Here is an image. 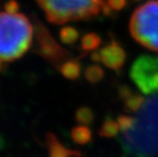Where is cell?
<instances>
[{
	"instance_id": "cell-1",
	"label": "cell",
	"mask_w": 158,
	"mask_h": 157,
	"mask_svg": "<svg viewBox=\"0 0 158 157\" xmlns=\"http://www.w3.org/2000/svg\"><path fill=\"white\" fill-rule=\"evenodd\" d=\"M33 26L25 14L5 9L0 11V59L15 60L32 44Z\"/></svg>"
},
{
	"instance_id": "cell-2",
	"label": "cell",
	"mask_w": 158,
	"mask_h": 157,
	"mask_svg": "<svg viewBox=\"0 0 158 157\" xmlns=\"http://www.w3.org/2000/svg\"><path fill=\"white\" fill-rule=\"evenodd\" d=\"M52 24L88 19L98 15L102 0H36Z\"/></svg>"
},
{
	"instance_id": "cell-3",
	"label": "cell",
	"mask_w": 158,
	"mask_h": 157,
	"mask_svg": "<svg viewBox=\"0 0 158 157\" xmlns=\"http://www.w3.org/2000/svg\"><path fill=\"white\" fill-rule=\"evenodd\" d=\"M130 33L143 47L158 52V0L140 5L130 19Z\"/></svg>"
},
{
	"instance_id": "cell-4",
	"label": "cell",
	"mask_w": 158,
	"mask_h": 157,
	"mask_svg": "<svg viewBox=\"0 0 158 157\" xmlns=\"http://www.w3.org/2000/svg\"><path fill=\"white\" fill-rule=\"evenodd\" d=\"M130 78L142 94L158 93V56L142 54L130 68Z\"/></svg>"
},
{
	"instance_id": "cell-5",
	"label": "cell",
	"mask_w": 158,
	"mask_h": 157,
	"mask_svg": "<svg viewBox=\"0 0 158 157\" xmlns=\"http://www.w3.org/2000/svg\"><path fill=\"white\" fill-rule=\"evenodd\" d=\"M37 39H38V53L57 68H59L65 60H68L70 56L68 50L63 49L42 25L38 26Z\"/></svg>"
},
{
	"instance_id": "cell-6",
	"label": "cell",
	"mask_w": 158,
	"mask_h": 157,
	"mask_svg": "<svg viewBox=\"0 0 158 157\" xmlns=\"http://www.w3.org/2000/svg\"><path fill=\"white\" fill-rule=\"evenodd\" d=\"M99 51L101 62L107 68L111 69L116 73L122 72L127 61V52L115 39L112 38L108 44H106Z\"/></svg>"
},
{
	"instance_id": "cell-7",
	"label": "cell",
	"mask_w": 158,
	"mask_h": 157,
	"mask_svg": "<svg viewBox=\"0 0 158 157\" xmlns=\"http://www.w3.org/2000/svg\"><path fill=\"white\" fill-rule=\"evenodd\" d=\"M47 146H48L49 157H81L83 153L79 150H70L63 146L57 137L52 133L47 135Z\"/></svg>"
},
{
	"instance_id": "cell-8",
	"label": "cell",
	"mask_w": 158,
	"mask_h": 157,
	"mask_svg": "<svg viewBox=\"0 0 158 157\" xmlns=\"http://www.w3.org/2000/svg\"><path fill=\"white\" fill-rule=\"evenodd\" d=\"M101 43L102 39L97 33H87L86 35H84L81 40V51L83 53L82 57L98 50Z\"/></svg>"
},
{
	"instance_id": "cell-9",
	"label": "cell",
	"mask_w": 158,
	"mask_h": 157,
	"mask_svg": "<svg viewBox=\"0 0 158 157\" xmlns=\"http://www.w3.org/2000/svg\"><path fill=\"white\" fill-rule=\"evenodd\" d=\"M59 71L64 78L76 81L81 76V63L79 59L69 58L59 66Z\"/></svg>"
},
{
	"instance_id": "cell-10",
	"label": "cell",
	"mask_w": 158,
	"mask_h": 157,
	"mask_svg": "<svg viewBox=\"0 0 158 157\" xmlns=\"http://www.w3.org/2000/svg\"><path fill=\"white\" fill-rule=\"evenodd\" d=\"M70 137L73 141L79 145H86L93 140L92 131L87 126H78L72 129Z\"/></svg>"
},
{
	"instance_id": "cell-11",
	"label": "cell",
	"mask_w": 158,
	"mask_h": 157,
	"mask_svg": "<svg viewBox=\"0 0 158 157\" xmlns=\"http://www.w3.org/2000/svg\"><path fill=\"white\" fill-rule=\"evenodd\" d=\"M119 131H120V129H119L117 121H114L111 116H107V118L104 119L101 126H100V129L98 131V135L101 137V138L111 139V138H114V137H116L117 134L119 133Z\"/></svg>"
},
{
	"instance_id": "cell-12",
	"label": "cell",
	"mask_w": 158,
	"mask_h": 157,
	"mask_svg": "<svg viewBox=\"0 0 158 157\" xmlns=\"http://www.w3.org/2000/svg\"><path fill=\"white\" fill-rule=\"evenodd\" d=\"M146 102L145 97L137 93H132L126 99L123 100V108L127 112H137L144 106Z\"/></svg>"
},
{
	"instance_id": "cell-13",
	"label": "cell",
	"mask_w": 158,
	"mask_h": 157,
	"mask_svg": "<svg viewBox=\"0 0 158 157\" xmlns=\"http://www.w3.org/2000/svg\"><path fill=\"white\" fill-rule=\"evenodd\" d=\"M84 76L88 81L90 84H98L99 82H101L103 78L105 76V72L104 69L98 64H92L89 65L88 68L84 72Z\"/></svg>"
},
{
	"instance_id": "cell-14",
	"label": "cell",
	"mask_w": 158,
	"mask_h": 157,
	"mask_svg": "<svg viewBox=\"0 0 158 157\" xmlns=\"http://www.w3.org/2000/svg\"><path fill=\"white\" fill-rule=\"evenodd\" d=\"M76 121L80 125L88 126L94 121V111L88 106H82L76 111Z\"/></svg>"
},
{
	"instance_id": "cell-15",
	"label": "cell",
	"mask_w": 158,
	"mask_h": 157,
	"mask_svg": "<svg viewBox=\"0 0 158 157\" xmlns=\"http://www.w3.org/2000/svg\"><path fill=\"white\" fill-rule=\"evenodd\" d=\"M59 37L61 42L64 44H73L78 41L80 33L73 27H63L59 32Z\"/></svg>"
},
{
	"instance_id": "cell-16",
	"label": "cell",
	"mask_w": 158,
	"mask_h": 157,
	"mask_svg": "<svg viewBox=\"0 0 158 157\" xmlns=\"http://www.w3.org/2000/svg\"><path fill=\"white\" fill-rule=\"evenodd\" d=\"M117 122H118L119 129L123 133H127L134 129V126L137 123V118H134L132 115L127 114H120L117 116L116 118Z\"/></svg>"
},
{
	"instance_id": "cell-17",
	"label": "cell",
	"mask_w": 158,
	"mask_h": 157,
	"mask_svg": "<svg viewBox=\"0 0 158 157\" xmlns=\"http://www.w3.org/2000/svg\"><path fill=\"white\" fill-rule=\"evenodd\" d=\"M132 93H133V90L127 85L123 84V85L118 86V88H117V95H118L119 99L122 100V101L126 99L127 96H130Z\"/></svg>"
},
{
	"instance_id": "cell-18",
	"label": "cell",
	"mask_w": 158,
	"mask_h": 157,
	"mask_svg": "<svg viewBox=\"0 0 158 157\" xmlns=\"http://www.w3.org/2000/svg\"><path fill=\"white\" fill-rule=\"evenodd\" d=\"M107 4L111 7L113 10H122V9L126 6L127 0H107Z\"/></svg>"
},
{
	"instance_id": "cell-19",
	"label": "cell",
	"mask_w": 158,
	"mask_h": 157,
	"mask_svg": "<svg viewBox=\"0 0 158 157\" xmlns=\"http://www.w3.org/2000/svg\"><path fill=\"white\" fill-rule=\"evenodd\" d=\"M91 60L93 62H101V56H100V51L99 50H96V51H93L91 53Z\"/></svg>"
},
{
	"instance_id": "cell-20",
	"label": "cell",
	"mask_w": 158,
	"mask_h": 157,
	"mask_svg": "<svg viewBox=\"0 0 158 157\" xmlns=\"http://www.w3.org/2000/svg\"><path fill=\"white\" fill-rule=\"evenodd\" d=\"M2 68H3V60L0 59V72L2 71Z\"/></svg>"
},
{
	"instance_id": "cell-21",
	"label": "cell",
	"mask_w": 158,
	"mask_h": 157,
	"mask_svg": "<svg viewBox=\"0 0 158 157\" xmlns=\"http://www.w3.org/2000/svg\"><path fill=\"white\" fill-rule=\"evenodd\" d=\"M136 1H138V0H136Z\"/></svg>"
}]
</instances>
